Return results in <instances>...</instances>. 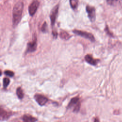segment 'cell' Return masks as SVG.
<instances>
[{"label": "cell", "mask_w": 122, "mask_h": 122, "mask_svg": "<svg viewBox=\"0 0 122 122\" xmlns=\"http://www.w3.org/2000/svg\"><path fill=\"white\" fill-rule=\"evenodd\" d=\"M70 4L73 10H75L78 7V0H70Z\"/></svg>", "instance_id": "5bb4252c"}, {"label": "cell", "mask_w": 122, "mask_h": 122, "mask_svg": "<svg viewBox=\"0 0 122 122\" xmlns=\"http://www.w3.org/2000/svg\"><path fill=\"white\" fill-rule=\"evenodd\" d=\"M107 0V2H108L109 4L112 5V4H113V3L114 2H115V1H116L117 0Z\"/></svg>", "instance_id": "ffe728a7"}, {"label": "cell", "mask_w": 122, "mask_h": 122, "mask_svg": "<svg viewBox=\"0 0 122 122\" xmlns=\"http://www.w3.org/2000/svg\"><path fill=\"white\" fill-rule=\"evenodd\" d=\"M58 10H59V5L57 4L52 8V9L51 11L50 17L51 24L52 26H53L54 25V24L56 20V18L58 15Z\"/></svg>", "instance_id": "8992f818"}, {"label": "cell", "mask_w": 122, "mask_h": 122, "mask_svg": "<svg viewBox=\"0 0 122 122\" xmlns=\"http://www.w3.org/2000/svg\"><path fill=\"white\" fill-rule=\"evenodd\" d=\"M11 112H8L1 108L0 112V118L1 121L7 120L11 115Z\"/></svg>", "instance_id": "ba28073f"}, {"label": "cell", "mask_w": 122, "mask_h": 122, "mask_svg": "<svg viewBox=\"0 0 122 122\" xmlns=\"http://www.w3.org/2000/svg\"><path fill=\"white\" fill-rule=\"evenodd\" d=\"M80 107H81V103H80V102H79L74 107V109H73V112H78L79 110H80Z\"/></svg>", "instance_id": "ac0fdd59"}, {"label": "cell", "mask_w": 122, "mask_h": 122, "mask_svg": "<svg viewBox=\"0 0 122 122\" xmlns=\"http://www.w3.org/2000/svg\"><path fill=\"white\" fill-rule=\"evenodd\" d=\"M47 30H48L47 24L46 22H44V23L42 24V26L41 28V30L43 33H45L47 32Z\"/></svg>", "instance_id": "2e32d148"}, {"label": "cell", "mask_w": 122, "mask_h": 122, "mask_svg": "<svg viewBox=\"0 0 122 122\" xmlns=\"http://www.w3.org/2000/svg\"><path fill=\"white\" fill-rule=\"evenodd\" d=\"M113 113H114V114L117 115V114H119L120 113V112H119V110H115V111H114Z\"/></svg>", "instance_id": "44dd1931"}, {"label": "cell", "mask_w": 122, "mask_h": 122, "mask_svg": "<svg viewBox=\"0 0 122 122\" xmlns=\"http://www.w3.org/2000/svg\"><path fill=\"white\" fill-rule=\"evenodd\" d=\"M60 37L61 39L64 40H68L71 38V36L65 31H61L60 33Z\"/></svg>", "instance_id": "7c38bea8"}, {"label": "cell", "mask_w": 122, "mask_h": 122, "mask_svg": "<svg viewBox=\"0 0 122 122\" xmlns=\"http://www.w3.org/2000/svg\"><path fill=\"white\" fill-rule=\"evenodd\" d=\"M84 59H85V61L88 63L94 66L96 65L97 64L98 61H99L98 60L94 59L92 57V56L90 54L86 55L84 57Z\"/></svg>", "instance_id": "9c48e42d"}, {"label": "cell", "mask_w": 122, "mask_h": 122, "mask_svg": "<svg viewBox=\"0 0 122 122\" xmlns=\"http://www.w3.org/2000/svg\"><path fill=\"white\" fill-rule=\"evenodd\" d=\"M4 73L5 75L9 76V77H13L14 75V73L11 71L6 70L4 71Z\"/></svg>", "instance_id": "e0dca14e"}, {"label": "cell", "mask_w": 122, "mask_h": 122, "mask_svg": "<svg viewBox=\"0 0 122 122\" xmlns=\"http://www.w3.org/2000/svg\"><path fill=\"white\" fill-rule=\"evenodd\" d=\"M40 2L38 0H34L29 5L28 8V10L30 15L31 16H33L36 13L39 6Z\"/></svg>", "instance_id": "277c9868"}, {"label": "cell", "mask_w": 122, "mask_h": 122, "mask_svg": "<svg viewBox=\"0 0 122 122\" xmlns=\"http://www.w3.org/2000/svg\"><path fill=\"white\" fill-rule=\"evenodd\" d=\"M52 34H53V36L54 38H56L57 37L58 33L56 30H52Z\"/></svg>", "instance_id": "d6986e66"}, {"label": "cell", "mask_w": 122, "mask_h": 122, "mask_svg": "<svg viewBox=\"0 0 122 122\" xmlns=\"http://www.w3.org/2000/svg\"><path fill=\"white\" fill-rule=\"evenodd\" d=\"M23 9L22 2H18L14 6L12 11V25L14 28L18 25L21 20Z\"/></svg>", "instance_id": "6da1fadb"}, {"label": "cell", "mask_w": 122, "mask_h": 122, "mask_svg": "<svg viewBox=\"0 0 122 122\" xmlns=\"http://www.w3.org/2000/svg\"><path fill=\"white\" fill-rule=\"evenodd\" d=\"M79 100H80V98L78 96L72 98L70 102H69V103L67 106V108H71L73 105L77 104L79 102Z\"/></svg>", "instance_id": "8fae6325"}, {"label": "cell", "mask_w": 122, "mask_h": 122, "mask_svg": "<svg viewBox=\"0 0 122 122\" xmlns=\"http://www.w3.org/2000/svg\"><path fill=\"white\" fill-rule=\"evenodd\" d=\"M37 46V37L36 35L35 34H34L33 36L32 41L27 44V50L26 51V53H30L32 52L36 51Z\"/></svg>", "instance_id": "3957f363"}, {"label": "cell", "mask_w": 122, "mask_h": 122, "mask_svg": "<svg viewBox=\"0 0 122 122\" xmlns=\"http://www.w3.org/2000/svg\"><path fill=\"white\" fill-rule=\"evenodd\" d=\"M94 122H100V121H99V119H98V118H97V117L95 118L94 119Z\"/></svg>", "instance_id": "7402d4cb"}, {"label": "cell", "mask_w": 122, "mask_h": 122, "mask_svg": "<svg viewBox=\"0 0 122 122\" xmlns=\"http://www.w3.org/2000/svg\"><path fill=\"white\" fill-rule=\"evenodd\" d=\"M86 10L88 14V17L89 20L93 22L96 18L95 9L94 7L87 5L86 7Z\"/></svg>", "instance_id": "5b68a950"}, {"label": "cell", "mask_w": 122, "mask_h": 122, "mask_svg": "<svg viewBox=\"0 0 122 122\" xmlns=\"http://www.w3.org/2000/svg\"><path fill=\"white\" fill-rule=\"evenodd\" d=\"M22 120L24 122H35L37 121V118L29 114H25L22 117Z\"/></svg>", "instance_id": "30bf717a"}, {"label": "cell", "mask_w": 122, "mask_h": 122, "mask_svg": "<svg viewBox=\"0 0 122 122\" xmlns=\"http://www.w3.org/2000/svg\"><path fill=\"white\" fill-rule=\"evenodd\" d=\"M10 82V80L8 78H4L3 79V85L4 88H6L9 85Z\"/></svg>", "instance_id": "9a60e30c"}, {"label": "cell", "mask_w": 122, "mask_h": 122, "mask_svg": "<svg viewBox=\"0 0 122 122\" xmlns=\"http://www.w3.org/2000/svg\"><path fill=\"white\" fill-rule=\"evenodd\" d=\"M16 94L20 99H22L24 97V93L22 89L20 87H18L16 90Z\"/></svg>", "instance_id": "4fadbf2b"}, {"label": "cell", "mask_w": 122, "mask_h": 122, "mask_svg": "<svg viewBox=\"0 0 122 122\" xmlns=\"http://www.w3.org/2000/svg\"><path fill=\"white\" fill-rule=\"evenodd\" d=\"M34 98L40 106L44 105L48 101V99L43 95L40 94H36L34 95Z\"/></svg>", "instance_id": "52a82bcc"}, {"label": "cell", "mask_w": 122, "mask_h": 122, "mask_svg": "<svg viewBox=\"0 0 122 122\" xmlns=\"http://www.w3.org/2000/svg\"><path fill=\"white\" fill-rule=\"evenodd\" d=\"M72 32L74 34H75L77 35L80 36L84 38L87 39L92 42H94L95 41V38H94L93 35L91 33L87 32L84 31L78 30H73Z\"/></svg>", "instance_id": "7a4b0ae2"}]
</instances>
